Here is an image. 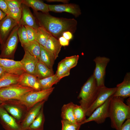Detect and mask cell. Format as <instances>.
Returning a JSON list of instances; mask_svg holds the SVG:
<instances>
[{
	"instance_id": "cell-1",
	"label": "cell",
	"mask_w": 130,
	"mask_h": 130,
	"mask_svg": "<svg viewBox=\"0 0 130 130\" xmlns=\"http://www.w3.org/2000/svg\"><path fill=\"white\" fill-rule=\"evenodd\" d=\"M33 12L39 26L44 28L57 39L62 36L65 32L69 31L73 34L77 29V22L74 18L57 17L49 13L34 11Z\"/></svg>"
},
{
	"instance_id": "cell-2",
	"label": "cell",
	"mask_w": 130,
	"mask_h": 130,
	"mask_svg": "<svg viewBox=\"0 0 130 130\" xmlns=\"http://www.w3.org/2000/svg\"><path fill=\"white\" fill-rule=\"evenodd\" d=\"M113 95L110 104L109 117L111 128L117 130L125 120L130 118V106L124 103V98Z\"/></svg>"
},
{
	"instance_id": "cell-3",
	"label": "cell",
	"mask_w": 130,
	"mask_h": 130,
	"mask_svg": "<svg viewBox=\"0 0 130 130\" xmlns=\"http://www.w3.org/2000/svg\"><path fill=\"white\" fill-rule=\"evenodd\" d=\"M98 90L93 74L82 87L78 97L81 98L79 103L86 112L96 99Z\"/></svg>"
},
{
	"instance_id": "cell-4",
	"label": "cell",
	"mask_w": 130,
	"mask_h": 130,
	"mask_svg": "<svg viewBox=\"0 0 130 130\" xmlns=\"http://www.w3.org/2000/svg\"><path fill=\"white\" fill-rule=\"evenodd\" d=\"M54 88H50L40 91H34L22 96L18 100L26 107L27 111L39 103L46 101Z\"/></svg>"
},
{
	"instance_id": "cell-5",
	"label": "cell",
	"mask_w": 130,
	"mask_h": 130,
	"mask_svg": "<svg viewBox=\"0 0 130 130\" xmlns=\"http://www.w3.org/2000/svg\"><path fill=\"white\" fill-rule=\"evenodd\" d=\"M19 26L18 25L14 27L4 42L1 45L0 58L14 59L19 40L17 32Z\"/></svg>"
},
{
	"instance_id": "cell-6",
	"label": "cell",
	"mask_w": 130,
	"mask_h": 130,
	"mask_svg": "<svg viewBox=\"0 0 130 130\" xmlns=\"http://www.w3.org/2000/svg\"><path fill=\"white\" fill-rule=\"evenodd\" d=\"M34 91L19 83L12 85L0 89V99L4 101L11 99L18 100L24 94Z\"/></svg>"
},
{
	"instance_id": "cell-7",
	"label": "cell",
	"mask_w": 130,
	"mask_h": 130,
	"mask_svg": "<svg viewBox=\"0 0 130 130\" xmlns=\"http://www.w3.org/2000/svg\"><path fill=\"white\" fill-rule=\"evenodd\" d=\"M1 104L7 111L19 124L27 112L26 106L18 100L6 101Z\"/></svg>"
},
{
	"instance_id": "cell-8",
	"label": "cell",
	"mask_w": 130,
	"mask_h": 130,
	"mask_svg": "<svg viewBox=\"0 0 130 130\" xmlns=\"http://www.w3.org/2000/svg\"><path fill=\"white\" fill-rule=\"evenodd\" d=\"M110 60V59L108 58L100 56L97 57L93 60L96 64V66L93 74L98 88L105 86L106 69Z\"/></svg>"
},
{
	"instance_id": "cell-9",
	"label": "cell",
	"mask_w": 130,
	"mask_h": 130,
	"mask_svg": "<svg viewBox=\"0 0 130 130\" xmlns=\"http://www.w3.org/2000/svg\"><path fill=\"white\" fill-rule=\"evenodd\" d=\"M117 89L116 87L108 88L105 86L99 88L97 98L87 110L86 112V116L89 117L97 108L103 104L109 98L113 95Z\"/></svg>"
},
{
	"instance_id": "cell-10",
	"label": "cell",
	"mask_w": 130,
	"mask_h": 130,
	"mask_svg": "<svg viewBox=\"0 0 130 130\" xmlns=\"http://www.w3.org/2000/svg\"><path fill=\"white\" fill-rule=\"evenodd\" d=\"M112 96L109 98L103 104L97 108L82 123V125L91 121H95L98 124L104 123L106 119L109 117L110 104Z\"/></svg>"
},
{
	"instance_id": "cell-11",
	"label": "cell",
	"mask_w": 130,
	"mask_h": 130,
	"mask_svg": "<svg viewBox=\"0 0 130 130\" xmlns=\"http://www.w3.org/2000/svg\"><path fill=\"white\" fill-rule=\"evenodd\" d=\"M0 122L5 130H22L20 124L0 104Z\"/></svg>"
},
{
	"instance_id": "cell-12",
	"label": "cell",
	"mask_w": 130,
	"mask_h": 130,
	"mask_svg": "<svg viewBox=\"0 0 130 130\" xmlns=\"http://www.w3.org/2000/svg\"><path fill=\"white\" fill-rule=\"evenodd\" d=\"M18 25L15 20L7 16H6L0 21L1 45L4 42L14 27Z\"/></svg>"
},
{
	"instance_id": "cell-13",
	"label": "cell",
	"mask_w": 130,
	"mask_h": 130,
	"mask_svg": "<svg viewBox=\"0 0 130 130\" xmlns=\"http://www.w3.org/2000/svg\"><path fill=\"white\" fill-rule=\"evenodd\" d=\"M49 11L55 13L66 12L72 14L77 17L81 13L78 5L74 3H65L58 5H48Z\"/></svg>"
},
{
	"instance_id": "cell-14",
	"label": "cell",
	"mask_w": 130,
	"mask_h": 130,
	"mask_svg": "<svg viewBox=\"0 0 130 130\" xmlns=\"http://www.w3.org/2000/svg\"><path fill=\"white\" fill-rule=\"evenodd\" d=\"M46 101L40 102L28 111L23 119L20 123L22 130H27L29 126L39 114Z\"/></svg>"
},
{
	"instance_id": "cell-15",
	"label": "cell",
	"mask_w": 130,
	"mask_h": 130,
	"mask_svg": "<svg viewBox=\"0 0 130 130\" xmlns=\"http://www.w3.org/2000/svg\"><path fill=\"white\" fill-rule=\"evenodd\" d=\"M21 7V16L18 25L29 26L37 30L39 26L29 7L23 4Z\"/></svg>"
},
{
	"instance_id": "cell-16",
	"label": "cell",
	"mask_w": 130,
	"mask_h": 130,
	"mask_svg": "<svg viewBox=\"0 0 130 130\" xmlns=\"http://www.w3.org/2000/svg\"><path fill=\"white\" fill-rule=\"evenodd\" d=\"M0 65L7 73L20 75L25 72L20 61L0 58Z\"/></svg>"
},
{
	"instance_id": "cell-17",
	"label": "cell",
	"mask_w": 130,
	"mask_h": 130,
	"mask_svg": "<svg viewBox=\"0 0 130 130\" xmlns=\"http://www.w3.org/2000/svg\"><path fill=\"white\" fill-rule=\"evenodd\" d=\"M117 90L113 95L114 97H119L124 99L130 96V73L126 74L123 81L117 84Z\"/></svg>"
},
{
	"instance_id": "cell-18",
	"label": "cell",
	"mask_w": 130,
	"mask_h": 130,
	"mask_svg": "<svg viewBox=\"0 0 130 130\" xmlns=\"http://www.w3.org/2000/svg\"><path fill=\"white\" fill-rule=\"evenodd\" d=\"M25 51L23 58L20 61L25 72L34 75L36 65L39 61L28 52Z\"/></svg>"
},
{
	"instance_id": "cell-19",
	"label": "cell",
	"mask_w": 130,
	"mask_h": 130,
	"mask_svg": "<svg viewBox=\"0 0 130 130\" xmlns=\"http://www.w3.org/2000/svg\"><path fill=\"white\" fill-rule=\"evenodd\" d=\"M19 83L36 91L41 90L38 79L34 75L24 72L20 76Z\"/></svg>"
},
{
	"instance_id": "cell-20",
	"label": "cell",
	"mask_w": 130,
	"mask_h": 130,
	"mask_svg": "<svg viewBox=\"0 0 130 130\" xmlns=\"http://www.w3.org/2000/svg\"><path fill=\"white\" fill-rule=\"evenodd\" d=\"M22 4L31 8L33 11H40L43 13H49V11L47 4L40 0H22Z\"/></svg>"
},
{
	"instance_id": "cell-21",
	"label": "cell",
	"mask_w": 130,
	"mask_h": 130,
	"mask_svg": "<svg viewBox=\"0 0 130 130\" xmlns=\"http://www.w3.org/2000/svg\"><path fill=\"white\" fill-rule=\"evenodd\" d=\"M54 74L52 69H50L40 61L37 63L34 75L38 79H41Z\"/></svg>"
},
{
	"instance_id": "cell-22",
	"label": "cell",
	"mask_w": 130,
	"mask_h": 130,
	"mask_svg": "<svg viewBox=\"0 0 130 130\" xmlns=\"http://www.w3.org/2000/svg\"><path fill=\"white\" fill-rule=\"evenodd\" d=\"M62 46L58 40L51 35L47 39L45 47L53 54L56 59L58 56Z\"/></svg>"
},
{
	"instance_id": "cell-23",
	"label": "cell",
	"mask_w": 130,
	"mask_h": 130,
	"mask_svg": "<svg viewBox=\"0 0 130 130\" xmlns=\"http://www.w3.org/2000/svg\"><path fill=\"white\" fill-rule=\"evenodd\" d=\"M40 45V53L39 60L50 69H52V67L56 59L54 56L45 47Z\"/></svg>"
},
{
	"instance_id": "cell-24",
	"label": "cell",
	"mask_w": 130,
	"mask_h": 130,
	"mask_svg": "<svg viewBox=\"0 0 130 130\" xmlns=\"http://www.w3.org/2000/svg\"><path fill=\"white\" fill-rule=\"evenodd\" d=\"M74 104L73 102H70L63 105L61 109V116L62 119L78 123L75 121L74 115Z\"/></svg>"
},
{
	"instance_id": "cell-25",
	"label": "cell",
	"mask_w": 130,
	"mask_h": 130,
	"mask_svg": "<svg viewBox=\"0 0 130 130\" xmlns=\"http://www.w3.org/2000/svg\"><path fill=\"white\" fill-rule=\"evenodd\" d=\"M20 75L6 73L0 78V89L19 83Z\"/></svg>"
},
{
	"instance_id": "cell-26",
	"label": "cell",
	"mask_w": 130,
	"mask_h": 130,
	"mask_svg": "<svg viewBox=\"0 0 130 130\" xmlns=\"http://www.w3.org/2000/svg\"><path fill=\"white\" fill-rule=\"evenodd\" d=\"M43 106L37 117L29 126L27 130H44L45 119Z\"/></svg>"
},
{
	"instance_id": "cell-27",
	"label": "cell",
	"mask_w": 130,
	"mask_h": 130,
	"mask_svg": "<svg viewBox=\"0 0 130 130\" xmlns=\"http://www.w3.org/2000/svg\"><path fill=\"white\" fill-rule=\"evenodd\" d=\"M23 47L24 51L28 52L39 60L40 53V45L37 41L34 40L29 42Z\"/></svg>"
},
{
	"instance_id": "cell-28",
	"label": "cell",
	"mask_w": 130,
	"mask_h": 130,
	"mask_svg": "<svg viewBox=\"0 0 130 130\" xmlns=\"http://www.w3.org/2000/svg\"><path fill=\"white\" fill-rule=\"evenodd\" d=\"M41 90L49 89L52 87L54 84H57L60 80L56 74L45 78L39 79Z\"/></svg>"
},
{
	"instance_id": "cell-29",
	"label": "cell",
	"mask_w": 130,
	"mask_h": 130,
	"mask_svg": "<svg viewBox=\"0 0 130 130\" xmlns=\"http://www.w3.org/2000/svg\"><path fill=\"white\" fill-rule=\"evenodd\" d=\"M51 35L44 28L39 26L36 30L35 40L40 45L45 47L47 39Z\"/></svg>"
},
{
	"instance_id": "cell-30",
	"label": "cell",
	"mask_w": 130,
	"mask_h": 130,
	"mask_svg": "<svg viewBox=\"0 0 130 130\" xmlns=\"http://www.w3.org/2000/svg\"><path fill=\"white\" fill-rule=\"evenodd\" d=\"M74 117L76 122L81 125L86 119V112L80 105L74 104L73 107Z\"/></svg>"
},
{
	"instance_id": "cell-31",
	"label": "cell",
	"mask_w": 130,
	"mask_h": 130,
	"mask_svg": "<svg viewBox=\"0 0 130 130\" xmlns=\"http://www.w3.org/2000/svg\"><path fill=\"white\" fill-rule=\"evenodd\" d=\"M70 70L62 60L58 64L56 74L60 80L63 78L70 75Z\"/></svg>"
},
{
	"instance_id": "cell-32",
	"label": "cell",
	"mask_w": 130,
	"mask_h": 130,
	"mask_svg": "<svg viewBox=\"0 0 130 130\" xmlns=\"http://www.w3.org/2000/svg\"><path fill=\"white\" fill-rule=\"evenodd\" d=\"M19 25L17 33L21 46L22 47L29 42L26 28L23 25Z\"/></svg>"
},
{
	"instance_id": "cell-33",
	"label": "cell",
	"mask_w": 130,
	"mask_h": 130,
	"mask_svg": "<svg viewBox=\"0 0 130 130\" xmlns=\"http://www.w3.org/2000/svg\"><path fill=\"white\" fill-rule=\"evenodd\" d=\"M79 58L78 55H75L66 57L62 60L66 66L71 69L77 65Z\"/></svg>"
},
{
	"instance_id": "cell-34",
	"label": "cell",
	"mask_w": 130,
	"mask_h": 130,
	"mask_svg": "<svg viewBox=\"0 0 130 130\" xmlns=\"http://www.w3.org/2000/svg\"><path fill=\"white\" fill-rule=\"evenodd\" d=\"M61 130H79L81 125L80 124L73 123L62 119Z\"/></svg>"
},
{
	"instance_id": "cell-35",
	"label": "cell",
	"mask_w": 130,
	"mask_h": 130,
	"mask_svg": "<svg viewBox=\"0 0 130 130\" xmlns=\"http://www.w3.org/2000/svg\"><path fill=\"white\" fill-rule=\"evenodd\" d=\"M22 15L21 7L9 9V16L15 20L19 24Z\"/></svg>"
},
{
	"instance_id": "cell-36",
	"label": "cell",
	"mask_w": 130,
	"mask_h": 130,
	"mask_svg": "<svg viewBox=\"0 0 130 130\" xmlns=\"http://www.w3.org/2000/svg\"><path fill=\"white\" fill-rule=\"evenodd\" d=\"M26 28L29 42L35 40L36 30L28 26H24Z\"/></svg>"
},
{
	"instance_id": "cell-37",
	"label": "cell",
	"mask_w": 130,
	"mask_h": 130,
	"mask_svg": "<svg viewBox=\"0 0 130 130\" xmlns=\"http://www.w3.org/2000/svg\"><path fill=\"white\" fill-rule=\"evenodd\" d=\"M9 9L21 6L22 0H5Z\"/></svg>"
},
{
	"instance_id": "cell-38",
	"label": "cell",
	"mask_w": 130,
	"mask_h": 130,
	"mask_svg": "<svg viewBox=\"0 0 130 130\" xmlns=\"http://www.w3.org/2000/svg\"><path fill=\"white\" fill-rule=\"evenodd\" d=\"M0 9L5 13L6 16H9V9L5 0H0Z\"/></svg>"
},
{
	"instance_id": "cell-39",
	"label": "cell",
	"mask_w": 130,
	"mask_h": 130,
	"mask_svg": "<svg viewBox=\"0 0 130 130\" xmlns=\"http://www.w3.org/2000/svg\"><path fill=\"white\" fill-rule=\"evenodd\" d=\"M117 130H130V118L126 119L120 127Z\"/></svg>"
},
{
	"instance_id": "cell-40",
	"label": "cell",
	"mask_w": 130,
	"mask_h": 130,
	"mask_svg": "<svg viewBox=\"0 0 130 130\" xmlns=\"http://www.w3.org/2000/svg\"><path fill=\"white\" fill-rule=\"evenodd\" d=\"M58 40L62 46H68L69 44V40L66 39L63 36L60 37Z\"/></svg>"
},
{
	"instance_id": "cell-41",
	"label": "cell",
	"mask_w": 130,
	"mask_h": 130,
	"mask_svg": "<svg viewBox=\"0 0 130 130\" xmlns=\"http://www.w3.org/2000/svg\"><path fill=\"white\" fill-rule=\"evenodd\" d=\"M62 36L69 40L72 39L73 38L72 34L69 31H66L63 32Z\"/></svg>"
},
{
	"instance_id": "cell-42",
	"label": "cell",
	"mask_w": 130,
	"mask_h": 130,
	"mask_svg": "<svg viewBox=\"0 0 130 130\" xmlns=\"http://www.w3.org/2000/svg\"><path fill=\"white\" fill-rule=\"evenodd\" d=\"M46 1L49 2H62L64 3H68L69 0H48Z\"/></svg>"
},
{
	"instance_id": "cell-43",
	"label": "cell",
	"mask_w": 130,
	"mask_h": 130,
	"mask_svg": "<svg viewBox=\"0 0 130 130\" xmlns=\"http://www.w3.org/2000/svg\"><path fill=\"white\" fill-rule=\"evenodd\" d=\"M6 72L5 69L0 65V78Z\"/></svg>"
},
{
	"instance_id": "cell-44",
	"label": "cell",
	"mask_w": 130,
	"mask_h": 130,
	"mask_svg": "<svg viewBox=\"0 0 130 130\" xmlns=\"http://www.w3.org/2000/svg\"><path fill=\"white\" fill-rule=\"evenodd\" d=\"M6 16V14L0 9V21Z\"/></svg>"
},
{
	"instance_id": "cell-45",
	"label": "cell",
	"mask_w": 130,
	"mask_h": 130,
	"mask_svg": "<svg viewBox=\"0 0 130 130\" xmlns=\"http://www.w3.org/2000/svg\"><path fill=\"white\" fill-rule=\"evenodd\" d=\"M127 105L130 106V97L127 99Z\"/></svg>"
},
{
	"instance_id": "cell-46",
	"label": "cell",
	"mask_w": 130,
	"mask_h": 130,
	"mask_svg": "<svg viewBox=\"0 0 130 130\" xmlns=\"http://www.w3.org/2000/svg\"><path fill=\"white\" fill-rule=\"evenodd\" d=\"M4 101L0 99V104H1Z\"/></svg>"
}]
</instances>
